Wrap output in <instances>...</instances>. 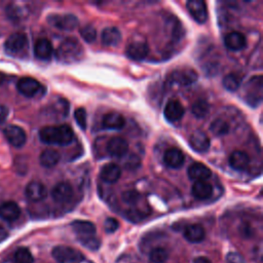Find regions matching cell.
<instances>
[{
	"instance_id": "cell-1",
	"label": "cell",
	"mask_w": 263,
	"mask_h": 263,
	"mask_svg": "<svg viewBox=\"0 0 263 263\" xmlns=\"http://www.w3.org/2000/svg\"><path fill=\"white\" fill-rule=\"evenodd\" d=\"M39 138L43 143L48 145L66 146L73 141L74 134L68 124L47 125L40 129Z\"/></svg>"
},
{
	"instance_id": "cell-2",
	"label": "cell",
	"mask_w": 263,
	"mask_h": 263,
	"mask_svg": "<svg viewBox=\"0 0 263 263\" xmlns=\"http://www.w3.org/2000/svg\"><path fill=\"white\" fill-rule=\"evenodd\" d=\"M83 54L81 43L73 37L66 38L58 47L55 55L59 62L63 64H73L78 62Z\"/></svg>"
},
{
	"instance_id": "cell-3",
	"label": "cell",
	"mask_w": 263,
	"mask_h": 263,
	"mask_svg": "<svg viewBox=\"0 0 263 263\" xmlns=\"http://www.w3.org/2000/svg\"><path fill=\"white\" fill-rule=\"evenodd\" d=\"M51 255L58 263H82L84 256L81 252L68 246H57Z\"/></svg>"
},
{
	"instance_id": "cell-4",
	"label": "cell",
	"mask_w": 263,
	"mask_h": 263,
	"mask_svg": "<svg viewBox=\"0 0 263 263\" xmlns=\"http://www.w3.org/2000/svg\"><path fill=\"white\" fill-rule=\"evenodd\" d=\"M263 81L262 76L252 77L246 86V101L253 107H257L262 100Z\"/></svg>"
},
{
	"instance_id": "cell-5",
	"label": "cell",
	"mask_w": 263,
	"mask_h": 263,
	"mask_svg": "<svg viewBox=\"0 0 263 263\" xmlns=\"http://www.w3.org/2000/svg\"><path fill=\"white\" fill-rule=\"evenodd\" d=\"M47 21L52 27L63 31H72L79 24L77 16L72 13H53L48 15Z\"/></svg>"
},
{
	"instance_id": "cell-6",
	"label": "cell",
	"mask_w": 263,
	"mask_h": 263,
	"mask_svg": "<svg viewBox=\"0 0 263 263\" xmlns=\"http://www.w3.org/2000/svg\"><path fill=\"white\" fill-rule=\"evenodd\" d=\"M28 44V38L26 34L16 32L8 36L4 43V49L8 54L15 55L21 53Z\"/></svg>"
},
{
	"instance_id": "cell-7",
	"label": "cell",
	"mask_w": 263,
	"mask_h": 263,
	"mask_svg": "<svg viewBox=\"0 0 263 263\" xmlns=\"http://www.w3.org/2000/svg\"><path fill=\"white\" fill-rule=\"evenodd\" d=\"M198 78L197 73L192 69H177L168 75V81L171 83L179 84L182 86L189 85L195 82Z\"/></svg>"
},
{
	"instance_id": "cell-8",
	"label": "cell",
	"mask_w": 263,
	"mask_h": 263,
	"mask_svg": "<svg viewBox=\"0 0 263 263\" xmlns=\"http://www.w3.org/2000/svg\"><path fill=\"white\" fill-rule=\"evenodd\" d=\"M3 134L6 140L16 148L23 147L27 141V135L25 130L17 125H7L4 128Z\"/></svg>"
},
{
	"instance_id": "cell-9",
	"label": "cell",
	"mask_w": 263,
	"mask_h": 263,
	"mask_svg": "<svg viewBox=\"0 0 263 263\" xmlns=\"http://www.w3.org/2000/svg\"><path fill=\"white\" fill-rule=\"evenodd\" d=\"M187 10L192 16V18L199 23L203 24L208 20V8L206 4L202 0H190L186 4Z\"/></svg>"
},
{
	"instance_id": "cell-10",
	"label": "cell",
	"mask_w": 263,
	"mask_h": 263,
	"mask_svg": "<svg viewBox=\"0 0 263 263\" xmlns=\"http://www.w3.org/2000/svg\"><path fill=\"white\" fill-rule=\"evenodd\" d=\"M106 150L110 156L120 158L127 153L128 143L125 139L121 137H114L108 141L106 145Z\"/></svg>"
},
{
	"instance_id": "cell-11",
	"label": "cell",
	"mask_w": 263,
	"mask_h": 263,
	"mask_svg": "<svg viewBox=\"0 0 263 263\" xmlns=\"http://www.w3.org/2000/svg\"><path fill=\"white\" fill-rule=\"evenodd\" d=\"M17 90L27 98L35 97L40 90V83L32 77H23L17 81Z\"/></svg>"
},
{
	"instance_id": "cell-12",
	"label": "cell",
	"mask_w": 263,
	"mask_h": 263,
	"mask_svg": "<svg viewBox=\"0 0 263 263\" xmlns=\"http://www.w3.org/2000/svg\"><path fill=\"white\" fill-rule=\"evenodd\" d=\"M189 145L194 151L204 153L209 150L211 142L206 134L201 130H195L189 137Z\"/></svg>"
},
{
	"instance_id": "cell-13",
	"label": "cell",
	"mask_w": 263,
	"mask_h": 263,
	"mask_svg": "<svg viewBox=\"0 0 263 263\" xmlns=\"http://www.w3.org/2000/svg\"><path fill=\"white\" fill-rule=\"evenodd\" d=\"M73 196V187L67 182L58 183L51 190V197L54 201L64 203L69 201Z\"/></svg>"
},
{
	"instance_id": "cell-14",
	"label": "cell",
	"mask_w": 263,
	"mask_h": 263,
	"mask_svg": "<svg viewBox=\"0 0 263 263\" xmlns=\"http://www.w3.org/2000/svg\"><path fill=\"white\" fill-rule=\"evenodd\" d=\"M26 196L30 201L38 202L43 200L47 195L46 187L37 181L30 182L26 187Z\"/></svg>"
},
{
	"instance_id": "cell-15",
	"label": "cell",
	"mask_w": 263,
	"mask_h": 263,
	"mask_svg": "<svg viewBox=\"0 0 263 263\" xmlns=\"http://www.w3.org/2000/svg\"><path fill=\"white\" fill-rule=\"evenodd\" d=\"M149 53V46L146 42L135 41L127 45L126 55L134 61H142Z\"/></svg>"
},
{
	"instance_id": "cell-16",
	"label": "cell",
	"mask_w": 263,
	"mask_h": 263,
	"mask_svg": "<svg viewBox=\"0 0 263 263\" xmlns=\"http://www.w3.org/2000/svg\"><path fill=\"white\" fill-rule=\"evenodd\" d=\"M184 113H185L184 107L179 101H176V100L168 101L163 110L164 117L170 122H175L180 120L183 117Z\"/></svg>"
},
{
	"instance_id": "cell-17",
	"label": "cell",
	"mask_w": 263,
	"mask_h": 263,
	"mask_svg": "<svg viewBox=\"0 0 263 263\" xmlns=\"http://www.w3.org/2000/svg\"><path fill=\"white\" fill-rule=\"evenodd\" d=\"M224 44L229 50L237 51L243 49L247 46V39L240 32L233 31L225 36Z\"/></svg>"
},
{
	"instance_id": "cell-18",
	"label": "cell",
	"mask_w": 263,
	"mask_h": 263,
	"mask_svg": "<svg viewBox=\"0 0 263 263\" xmlns=\"http://www.w3.org/2000/svg\"><path fill=\"white\" fill-rule=\"evenodd\" d=\"M185 160L183 152L178 148H170L163 154V161L171 168H179Z\"/></svg>"
},
{
	"instance_id": "cell-19",
	"label": "cell",
	"mask_w": 263,
	"mask_h": 263,
	"mask_svg": "<svg viewBox=\"0 0 263 263\" xmlns=\"http://www.w3.org/2000/svg\"><path fill=\"white\" fill-rule=\"evenodd\" d=\"M121 176V168L116 163H107L105 164L100 172V178L109 184L116 183Z\"/></svg>"
},
{
	"instance_id": "cell-20",
	"label": "cell",
	"mask_w": 263,
	"mask_h": 263,
	"mask_svg": "<svg viewBox=\"0 0 263 263\" xmlns=\"http://www.w3.org/2000/svg\"><path fill=\"white\" fill-rule=\"evenodd\" d=\"M53 52V47L51 42L46 38H40L35 42L34 54L37 59L42 61H47L51 58Z\"/></svg>"
},
{
	"instance_id": "cell-21",
	"label": "cell",
	"mask_w": 263,
	"mask_h": 263,
	"mask_svg": "<svg viewBox=\"0 0 263 263\" xmlns=\"http://www.w3.org/2000/svg\"><path fill=\"white\" fill-rule=\"evenodd\" d=\"M73 231L76 233L77 238L96 235V226L93 223L84 220H76L71 223Z\"/></svg>"
},
{
	"instance_id": "cell-22",
	"label": "cell",
	"mask_w": 263,
	"mask_h": 263,
	"mask_svg": "<svg viewBox=\"0 0 263 263\" xmlns=\"http://www.w3.org/2000/svg\"><path fill=\"white\" fill-rule=\"evenodd\" d=\"M21 215V209L14 201L8 200L0 205V217L8 222L15 221Z\"/></svg>"
},
{
	"instance_id": "cell-23",
	"label": "cell",
	"mask_w": 263,
	"mask_h": 263,
	"mask_svg": "<svg viewBox=\"0 0 263 263\" xmlns=\"http://www.w3.org/2000/svg\"><path fill=\"white\" fill-rule=\"evenodd\" d=\"M187 174L189 179L197 182V181H205L206 179H209L212 175V172L204 164L200 162H195L188 167Z\"/></svg>"
},
{
	"instance_id": "cell-24",
	"label": "cell",
	"mask_w": 263,
	"mask_h": 263,
	"mask_svg": "<svg viewBox=\"0 0 263 263\" xmlns=\"http://www.w3.org/2000/svg\"><path fill=\"white\" fill-rule=\"evenodd\" d=\"M229 164L235 171H243L249 166L250 157L249 155L240 150L233 151L229 156Z\"/></svg>"
},
{
	"instance_id": "cell-25",
	"label": "cell",
	"mask_w": 263,
	"mask_h": 263,
	"mask_svg": "<svg viewBox=\"0 0 263 263\" xmlns=\"http://www.w3.org/2000/svg\"><path fill=\"white\" fill-rule=\"evenodd\" d=\"M184 237L189 242L197 243V242H200L204 239L205 231H204V229L201 225L191 224V225H188L184 229Z\"/></svg>"
},
{
	"instance_id": "cell-26",
	"label": "cell",
	"mask_w": 263,
	"mask_h": 263,
	"mask_svg": "<svg viewBox=\"0 0 263 263\" xmlns=\"http://www.w3.org/2000/svg\"><path fill=\"white\" fill-rule=\"evenodd\" d=\"M101 38L104 45L115 46L121 41V33L115 27H107L102 31Z\"/></svg>"
},
{
	"instance_id": "cell-27",
	"label": "cell",
	"mask_w": 263,
	"mask_h": 263,
	"mask_svg": "<svg viewBox=\"0 0 263 263\" xmlns=\"http://www.w3.org/2000/svg\"><path fill=\"white\" fill-rule=\"evenodd\" d=\"M103 126L108 129H121L124 126V118L117 112H109L103 117Z\"/></svg>"
},
{
	"instance_id": "cell-28",
	"label": "cell",
	"mask_w": 263,
	"mask_h": 263,
	"mask_svg": "<svg viewBox=\"0 0 263 263\" xmlns=\"http://www.w3.org/2000/svg\"><path fill=\"white\" fill-rule=\"evenodd\" d=\"M192 195L200 200L209 198L213 193V186L206 181H197L192 185Z\"/></svg>"
},
{
	"instance_id": "cell-29",
	"label": "cell",
	"mask_w": 263,
	"mask_h": 263,
	"mask_svg": "<svg viewBox=\"0 0 263 263\" xmlns=\"http://www.w3.org/2000/svg\"><path fill=\"white\" fill-rule=\"evenodd\" d=\"M59 160H60V153L57 150L50 149V148L43 150L39 156L40 164L47 168L55 166Z\"/></svg>"
},
{
	"instance_id": "cell-30",
	"label": "cell",
	"mask_w": 263,
	"mask_h": 263,
	"mask_svg": "<svg viewBox=\"0 0 263 263\" xmlns=\"http://www.w3.org/2000/svg\"><path fill=\"white\" fill-rule=\"evenodd\" d=\"M241 82V77L236 73H229L223 78V86L228 91H235Z\"/></svg>"
},
{
	"instance_id": "cell-31",
	"label": "cell",
	"mask_w": 263,
	"mask_h": 263,
	"mask_svg": "<svg viewBox=\"0 0 263 263\" xmlns=\"http://www.w3.org/2000/svg\"><path fill=\"white\" fill-rule=\"evenodd\" d=\"M149 259L152 263H164L168 259V251L163 247L153 248L149 253Z\"/></svg>"
},
{
	"instance_id": "cell-32",
	"label": "cell",
	"mask_w": 263,
	"mask_h": 263,
	"mask_svg": "<svg viewBox=\"0 0 263 263\" xmlns=\"http://www.w3.org/2000/svg\"><path fill=\"white\" fill-rule=\"evenodd\" d=\"M210 130L217 137H221L224 136L226 134L229 133V124L221 119V118H217L215 119L211 125H210Z\"/></svg>"
},
{
	"instance_id": "cell-33",
	"label": "cell",
	"mask_w": 263,
	"mask_h": 263,
	"mask_svg": "<svg viewBox=\"0 0 263 263\" xmlns=\"http://www.w3.org/2000/svg\"><path fill=\"white\" fill-rule=\"evenodd\" d=\"M13 261L14 263H34V258L29 249L21 247L14 252Z\"/></svg>"
},
{
	"instance_id": "cell-34",
	"label": "cell",
	"mask_w": 263,
	"mask_h": 263,
	"mask_svg": "<svg viewBox=\"0 0 263 263\" xmlns=\"http://www.w3.org/2000/svg\"><path fill=\"white\" fill-rule=\"evenodd\" d=\"M210 110V105L204 100H197L191 107L192 114L197 118H203Z\"/></svg>"
},
{
	"instance_id": "cell-35",
	"label": "cell",
	"mask_w": 263,
	"mask_h": 263,
	"mask_svg": "<svg viewBox=\"0 0 263 263\" xmlns=\"http://www.w3.org/2000/svg\"><path fill=\"white\" fill-rule=\"evenodd\" d=\"M79 33H80V36L82 37V39L87 43L93 42L97 38V30L92 25H89V24L80 28Z\"/></svg>"
},
{
	"instance_id": "cell-36",
	"label": "cell",
	"mask_w": 263,
	"mask_h": 263,
	"mask_svg": "<svg viewBox=\"0 0 263 263\" xmlns=\"http://www.w3.org/2000/svg\"><path fill=\"white\" fill-rule=\"evenodd\" d=\"M79 240V242L85 247L86 249H89L91 251H96L100 248L101 242L100 239L96 236V235H91V236H86V237H82V238H77Z\"/></svg>"
},
{
	"instance_id": "cell-37",
	"label": "cell",
	"mask_w": 263,
	"mask_h": 263,
	"mask_svg": "<svg viewBox=\"0 0 263 263\" xmlns=\"http://www.w3.org/2000/svg\"><path fill=\"white\" fill-rule=\"evenodd\" d=\"M74 118H75L78 126L84 130L86 128V111H85V109L82 107L77 108L74 111Z\"/></svg>"
},
{
	"instance_id": "cell-38",
	"label": "cell",
	"mask_w": 263,
	"mask_h": 263,
	"mask_svg": "<svg viewBox=\"0 0 263 263\" xmlns=\"http://www.w3.org/2000/svg\"><path fill=\"white\" fill-rule=\"evenodd\" d=\"M119 227V223L115 218H107L104 222V229L107 233L115 232Z\"/></svg>"
},
{
	"instance_id": "cell-39",
	"label": "cell",
	"mask_w": 263,
	"mask_h": 263,
	"mask_svg": "<svg viewBox=\"0 0 263 263\" xmlns=\"http://www.w3.org/2000/svg\"><path fill=\"white\" fill-rule=\"evenodd\" d=\"M226 263H247L245 258L237 252H229L226 256Z\"/></svg>"
},
{
	"instance_id": "cell-40",
	"label": "cell",
	"mask_w": 263,
	"mask_h": 263,
	"mask_svg": "<svg viewBox=\"0 0 263 263\" xmlns=\"http://www.w3.org/2000/svg\"><path fill=\"white\" fill-rule=\"evenodd\" d=\"M139 198H140V195L135 191H126L122 194L123 201H125L126 203H129V204L136 203L139 200Z\"/></svg>"
},
{
	"instance_id": "cell-41",
	"label": "cell",
	"mask_w": 263,
	"mask_h": 263,
	"mask_svg": "<svg viewBox=\"0 0 263 263\" xmlns=\"http://www.w3.org/2000/svg\"><path fill=\"white\" fill-rule=\"evenodd\" d=\"M8 116V109L5 106L0 105V123L4 122Z\"/></svg>"
},
{
	"instance_id": "cell-42",
	"label": "cell",
	"mask_w": 263,
	"mask_h": 263,
	"mask_svg": "<svg viewBox=\"0 0 263 263\" xmlns=\"http://www.w3.org/2000/svg\"><path fill=\"white\" fill-rule=\"evenodd\" d=\"M7 237H8L7 230L2 225H0V242L4 241Z\"/></svg>"
},
{
	"instance_id": "cell-43",
	"label": "cell",
	"mask_w": 263,
	"mask_h": 263,
	"mask_svg": "<svg viewBox=\"0 0 263 263\" xmlns=\"http://www.w3.org/2000/svg\"><path fill=\"white\" fill-rule=\"evenodd\" d=\"M192 263H212V262L205 257H197L193 260Z\"/></svg>"
},
{
	"instance_id": "cell-44",
	"label": "cell",
	"mask_w": 263,
	"mask_h": 263,
	"mask_svg": "<svg viewBox=\"0 0 263 263\" xmlns=\"http://www.w3.org/2000/svg\"><path fill=\"white\" fill-rule=\"evenodd\" d=\"M4 78H5V76H4V74H2V73H0V84H2L3 82H4Z\"/></svg>"
}]
</instances>
